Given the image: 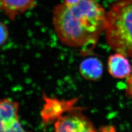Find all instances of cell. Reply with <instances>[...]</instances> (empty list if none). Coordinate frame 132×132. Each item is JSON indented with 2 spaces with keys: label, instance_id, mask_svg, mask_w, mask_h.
I'll return each mask as SVG.
<instances>
[{
  "label": "cell",
  "instance_id": "6da1fadb",
  "mask_svg": "<svg viewBox=\"0 0 132 132\" xmlns=\"http://www.w3.org/2000/svg\"><path fill=\"white\" fill-rule=\"evenodd\" d=\"M106 12L96 0H80L75 4L65 2L53 11V24L58 37L66 46L94 47L104 31Z\"/></svg>",
  "mask_w": 132,
  "mask_h": 132
},
{
  "label": "cell",
  "instance_id": "8fae6325",
  "mask_svg": "<svg viewBox=\"0 0 132 132\" xmlns=\"http://www.w3.org/2000/svg\"><path fill=\"white\" fill-rule=\"evenodd\" d=\"M65 2L66 3L68 4H75L77 3L80 0H64Z\"/></svg>",
  "mask_w": 132,
  "mask_h": 132
},
{
  "label": "cell",
  "instance_id": "3957f363",
  "mask_svg": "<svg viewBox=\"0 0 132 132\" xmlns=\"http://www.w3.org/2000/svg\"><path fill=\"white\" fill-rule=\"evenodd\" d=\"M81 108L75 109L68 114L58 118L54 124L56 132H95L93 123L81 113Z\"/></svg>",
  "mask_w": 132,
  "mask_h": 132
},
{
  "label": "cell",
  "instance_id": "52a82bcc",
  "mask_svg": "<svg viewBox=\"0 0 132 132\" xmlns=\"http://www.w3.org/2000/svg\"><path fill=\"white\" fill-rule=\"evenodd\" d=\"M127 57L117 52L109 57L108 71L113 77L118 79H124L128 78L131 75L132 67Z\"/></svg>",
  "mask_w": 132,
  "mask_h": 132
},
{
  "label": "cell",
  "instance_id": "5b68a950",
  "mask_svg": "<svg viewBox=\"0 0 132 132\" xmlns=\"http://www.w3.org/2000/svg\"><path fill=\"white\" fill-rule=\"evenodd\" d=\"M44 99L45 103L41 111V118L44 124L56 120L65 112H70L77 108L74 106L77 101L76 98L70 100H59L45 96Z\"/></svg>",
  "mask_w": 132,
  "mask_h": 132
},
{
  "label": "cell",
  "instance_id": "9c48e42d",
  "mask_svg": "<svg viewBox=\"0 0 132 132\" xmlns=\"http://www.w3.org/2000/svg\"><path fill=\"white\" fill-rule=\"evenodd\" d=\"M9 30L6 25L0 21V47L3 46L9 38Z\"/></svg>",
  "mask_w": 132,
  "mask_h": 132
},
{
  "label": "cell",
  "instance_id": "277c9868",
  "mask_svg": "<svg viewBox=\"0 0 132 132\" xmlns=\"http://www.w3.org/2000/svg\"><path fill=\"white\" fill-rule=\"evenodd\" d=\"M19 106L12 99H0V132L24 131L19 121Z\"/></svg>",
  "mask_w": 132,
  "mask_h": 132
},
{
  "label": "cell",
  "instance_id": "8992f818",
  "mask_svg": "<svg viewBox=\"0 0 132 132\" xmlns=\"http://www.w3.org/2000/svg\"><path fill=\"white\" fill-rule=\"evenodd\" d=\"M35 5V0H0V10L10 20L14 21Z\"/></svg>",
  "mask_w": 132,
  "mask_h": 132
},
{
  "label": "cell",
  "instance_id": "30bf717a",
  "mask_svg": "<svg viewBox=\"0 0 132 132\" xmlns=\"http://www.w3.org/2000/svg\"><path fill=\"white\" fill-rule=\"evenodd\" d=\"M126 84V93L128 96L132 99V71L131 75L128 77Z\"/></svg>",
  "mask_w": 132,
  "mask_h": 132
},
{
  "label": "cell",
  "instance_id": "7a4b0ae2",
  "mask_svg": "<svg viewBox=\"0 0 132 132\" xmlns=\"http://www.w3.org/2000/svg\"><path fill=\"white\" fill-rule=\"evenodd\" d=\"M104 31L114 51L132 58V0H119L113 4L106 13Z\"/></svg>",
  "mask_w": 132,
  "mask_h": 132
},
{
  "label": "cell",
  "instance_id": "ba28073f",
  "mask_svg": "<svg viewBox=\"0 0 132 132\" xmlns=\"http://www.w3.org/2000/svg\"><path fill=\"white\" fill-rule=\"evenodd\" d=\"M80 72L84 78L91 81H97L101 77L103 67L102 62L98 59L90 57L81 62Z\"/></svg>",
  "mask_w": 132,
  "mask_h": 132
}]
</instances>
